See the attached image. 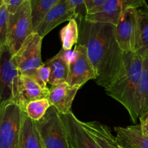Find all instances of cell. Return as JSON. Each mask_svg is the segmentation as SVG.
Masks as SVG:
<instances>
[{"label": "cell", "instance_id": "cell-1", "mask_svg": "<svg viewBox=\"0 0 148 148\" xmlns=\"http://www.w3.org/2000/svg\"><path fill=\"white\" fill-rule=\"evenodd\" d=\"M78 21L77 44L86 49L87 55L96 72V82L104 89L123 70V53L115 37V25L111 23L92 22L84 17Z\"/></svg>", "mask_w": 148, "mask_h": 148}, {"label": "cell", "instance_id": "cell-2", "mask_svg": "<svg viewBox=\"0 0 148 148\" xmlns=\"http://www.w3.org/2000/svg\"><path fill=\"white\" fill-rule=\"evenodd\" d=\"M143 64V55L139 52L123 53V70L107 87L105 92L127 110L136 124L139 119L136 91Z\"/></svg>", "mask_w": 148, "mask_h": 148}, {"label": "cell", "instance_id": "cell-3", "mask_svg": "<svg viewBox=\"0 0 148 148\" xmlns=\"http://www.w3.org/2000/svg\"><path fill=\"white\" fill-rule=\"evenodd\" d=\"M25 112L14 101L0 106V148H20Z\"/></svg>", "mask_w": 148, "mask_h": 148}, {"label": "cell", "instance_id": "cell-4", "mask_svg": "<svg viewBox=\"0 0 148 148\" xmlns=\"http://www.w3.org/2000/svg\"><path fill=\"white\" fill-rule=\"evenodd\" d=\"M44 148H71L65 125L57 110L51 106L44 116L34 121Z\"/></svg>", "mask_w": 148, "mask_h": 148}, {"label": "cell", "instance_id": "cell-5", "mask_svg": "<svg viewBox=\"0 0 148 148\" xmlns=\"http://www.w3.org/2000/svg\"><path fill=\"white\" fill-rule=\"evenodd\" d=\"M30 1L26 0L15 12L9 14L7 23V46L12 56L33 33Z\"/></svg>", "mask_w": 148, "mask_h": 148}, {"label": "cell", "instance_id": "cell-6", "mask_svg": "<svg viewBox=\"0 0 148 148\" xmlns=\"http://www.w3.org/2000/svg\"><path fill=\"white\" fill-rule=\"evenodd\" d=\"M115 37L123 52H139L142 48L137 8L126 10L115 25Z\"/></svg>", "mask_w": 148, "mask_h": 148}, {"label": "cell", "instance_id": "cell-7", "mask_svg": "<svg viewBox=\"0 0 148 148\" xmlns=\"http://www.w3.org/2000/svg\"><path fill=\"white\" fill-rule=\"evenodd\" d=\"M20 87V73L7 46L0 53V106L9 101L16 103Z\"/></svg>", "mask_w": 148, "mask_h": 148}, {"label": "cell", "instance_id": "cell-8", "mask_svg": "<svg viewBox=\"0 0 148 148\" xmlns=\"http://www.w3.org/2000/svg\"><path fill=\"white\" fill-rule=\"evenodd\" d=\"M42 39L37 33L33 32L12 56L20 75L31 77L35 71L44 64L41 54Z\"/></svg>", "mask_w": 148, "mask_h": 148}, {"label": "cell", "instance_id": "cell-9", "mask_svg": "<svg viewBox=\"0 0 148 148\" xmlns=\"http://www.w3.org/2000/svg\"><path fill=\"white\" fill-rule=\"evenodd\" d=\"M68 66L66 82L71 86L81 88L91 79H96V72L82 45L76 44Z\"/></svg>", "mask_w": 148, "mask_h": 148}, {"label": "cell", "instance_id": "cell-10", "mask_svg": "<svg viewBox=\"0 0 148 148\" xmlns=\"http://www.w3.org/2000/svg\"><path fill=\"white\" fill-rule=\"evenodd\" d=\"M145 0H105L93 12L86 14L84 18L92 22L111 23L115 25L121 14L129 8H139Z\"/></svg>", "mask_w": 148, "mask_h": 148}, {"label": "cell", "instance_id": "cell-11", "mask_svg": "<svg viewBox=\"0 0 148 148\" xmlns=\"http://www.w3.org/2000/svg\"><path fill=\"white\" fill-rule=\"evenodd\" d=\"M75 9L73 8L67 0H59L47 12L41 21L33 32L43 38L51 30L65 21L72 19L76 20Z\"/></svg>", "mask_w": 148, "mask_h": 148}, {"label": "cell", "instance_id": "cell-12", "mask_svg": "<svg viewBox=\"0 0 148 148\" xmlns=\"http://www.w3.org/2000/svg\"><path fill=\"white\" fill-rule=\"evenodd\" d=\"M59 115L65 125L71 148H101L92 136L82 127L80 120L72 111Z\"/></svg>", "mask_w": 148, "mask_h": 148}, {"label": "cell", "instance_id": "cell-13", "mask_svg": "<svg viewBox=\"0 0 148 148\" xmlns=\"http://www.w3.org/2000/svg\"><path fill=\"white\" fill-rule=\"evenodd\" d=\"M79 89L78 87L71 86L67 82L52 85L48 100L59 114H68L71 111L73 101Z\"/></svg>", "mask_w": 148, "mask_h": 148}, {"label": "cell", "instance_id": "cell-14", "mask_svg": "<svg viewBox=\"0 0 148 148\" xmlns=\"http://www.w3.org/2000/svg\"><path fill=\"white\" fill-rule=\"evenodd\" d=\"M49 89H42L32 77L20 75V87L16 103L25 112L26 106L30 101L48 98Z\"/></svg>", "mask_w": 148, "mask_h": 148}, {"label": "cell", "instance_id": "cell-15", "mask_svg": "<svg viewBox=\"0 0 148 148\" xmlns=\"http://www.w3.org/2000/svg\"><path fill=\"white\" fill-rule=\"evenodd\" d=\"M115 140L123 148H148V137L143 134L139 124L115 127Z\"/></svg>", "mask_w": 148, "mask_h": 148}, {"label": "cell", "instance_id": "cell-16", "mask_svg": "<svg viewBox=\"0 0 148 148\" xmlns=\"http://www.w3.org/2000/svg\"><path fill=\"white\" fill-rule=\"evenodd\" d=\"M82 127L91 134L101 148H123L115 140L110 130L106 125L98 121L83 122Z\"/></svg>", "mask_w": 148, "mask_h": 148}, {"label": "cell", "instance_id": "cell-17", "mask_svg": "<svg viewBox=\"0 0 148 148\" xmlns=\"http://www.w3.org/2000/svg\"><path fill=\"white\" fill-rule=\"evenodd\" d=\"M44 64L49 68V78L48 82L51 85L66 82L69 62L64 57L62 49L57 54Z\"/></svg>", "mask_w": 148, "mask_h": 148}, {"label": "cell", "instance_id": "cell-18", "mask_svg": "<svg viewBox=\"0 0 148 148\" xmlns=\"http://www.w3.org/2000/svg\"><path fill=\"white\" fill-rule=\"evenodd\" d=\"M143 64L136 91L139 118L148 111V51L144 52Z\"/></svg>", "mask_w": 148, "mask_h": 148}, {"label": "cell", "instance_id": "cell-19", "mask_svg": "<svg viewBox=\"0 0 148 148\" xmlns=\"http://www.w3.org/2000/svg\"><path fill=\"white\" fill-rule=\"evenodd\" d=\"M20 148H44L34 121L25 114L20 136Z\"/></svg>", "mask_w": 148, "mask_h": 148}, {"label": "cell", "instance_id": "cell-20", "mask_svg": "<svg viewBox=\"0 0 148 148\" xmlns=\"http://www.w3.org/2000/svg\"><path fill=\"white\" fill-rule=\"evenodd\" d=\"M78 22L75 19L69 20L68 24L61 29L59 33L62 49L65 51L71 50L73 46L78 43Z\"/></svg>", "mask_w": 148, "mask_h": 148}, {"label": "cell", "instance_id": "cell-21", "mask_svg": "<svg viewBox=\"0 0 148 148\" xmlns=\"http://www.w3.org/2000/svg\"><path fill=\"white\" fill-rule=\"evenodd\" d=\"M31 10L32 25L34 30L47 12L59 0H29Z\"/></svg>", "mask_w": 148, "mask_h": 148}, {"label": "cell", "instance_id": "cell-22", "mask_svg": "<svg viewBox=\"0 0 148 148\" xmlns=\"http://www.w3.org/2000/svg\"><path fill=\"white\" fill-rule=\"evenodd\" d=\"M51 106L48 98L35 100L27 104L25 109V114L32 121H37L44 116L48 108Z\"/></svg>", "mask_w": 148, "mask_h": 148}, {"label": "cell", "instance_id": "cell-23", "mask_svg": "<svg viewBox=\"0 0 148 148\" xmlns=\"http://www.w3.org/2000/svg\"><path fill=\"white\" fill-rule=\"evenodd\" d=\"M140 25L141 43L142 48L139 53L141 54L148 51V5L146 1L140 7L137 8Z\"/></svg>", "mask_w": 148, "mask_h": 148}, {"label": "cell", "instance_id": "cell-24", "mask_svg": "<svg viewBox=\"0 0 148 148\" xmlns=\"http://www.w3.org/2000/svg\"><path fill=\"white\" fill-rule=\"evenodd\" d=\"M9 12L5 4L0 7V53L7 45V23Z\"/></svg>", "mask_w": 148, "mask_h": 148}, {"label": "cell", "instance_id": "cell-25", "mask_svg": "<svg viewBox=\"0 0 148 148\" xmlns=\"http://www.w3.org/2000/svg\"><path fill=\"white\" fill-rule=\"evenodd\" d=\"M30 77L42 88L46 89V84L49 82V68L44 63L42 66L38 68Z\"/></svg>", "mask_w": 148, "mask_h": 148}, {"label": "cell", "instance_id": "cell-26", "mask_svg": "<svg viewBox=\"0 0 148 148\" xmlns=\"http://www.w3.org/2000/svg\"><path fill=\"white\" fill-rule=\"evenodd\" d=\"M67 1H68L70 5L73 8L75 9L77 18L85 17V15L87 13L86 8L85 5L86 0H67Z\"/></svg>", "mask_w": 148, "mask_h": 148}, {"label": "cell", "instance_id": "cell-27", "mask_svg": "<svg viewBox=\"0 0 148 148\" xmlns=\"http://www.w3.org/2000/svg\"><path fill=\"white\" fill-rule=\"evenodd\" d=\"M4 4L7 9L9 14H12L17 11V9L26 1V0H4Z\"/></svg>", "mask_w": 148, "mask_h": 148}, {"label": "cell", "instance_id": "cell-28", "mask_svg": "<svg viewBox=\"0 0 148 148\" xmlns=\"http://www.w3.org/2000/svg\"><path fill=\"white\" fill-rule=\"evenodd\" d=\"M105 0H86L85 5L86 8V14L93 12L99 8Z\"/></svg>", "mask_w": 148, "mask_h": 148}, {"label": "cell", "instance_id": "cell-29", "mask_svg": "<svg viewBox=\"0 0 148 148\" xmlns=\"http://www.w3.org/2000/svg\"><path fill=\"white\" fill-rule=\"evenodd\" d=\"M140 123L141 130H142L143 134L148 137V111L145 114H144L142 116L139 118Z\"/></svg>", "mask_w": 148, "mask_h": 148}, {"label": "cell", "instance_id": "cell-30", "mask_svg": "<svg viewBox=\"0 0 148 148\" xmlns=\"http://www.w3.org/2000/svg\"><path fill=\"white\" fill-rule=\"evenodd\" d=\"M4 0H0V7H1L2 5H4Z\"/></svg>", "mask_w": 148, "mask_h": 148}]
</instances>
